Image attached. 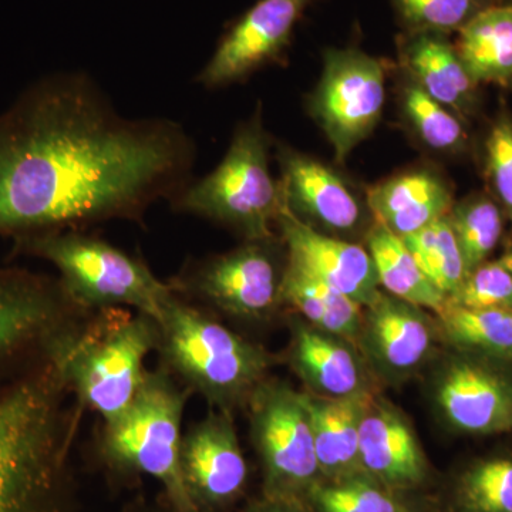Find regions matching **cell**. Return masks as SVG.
Here are the masks:
<instances>
[{"instance_id": "cell-14", "label": "cell", "mask_w": 512, "mask_h": 512, "mask_svg": "<svg viewBox=\"0 0 512 512\" xmlns=\"http://www.w3.org/2000/svg\"><path fill=\"white\" fill-rule=\"evenodd\" d=\"M313 3L315 0H258L229 23L197 82L218 89L282 62L299 22Z\"/></svg>"}, {"instance_id": "cell-33", "label": "cell", "mask_w": 512, "mask_h": 512, "mask_svg": "<svg viewBox=\"0 0 512 512\" xmlns=\"http://www.w3.org/2000/svg\"><path fill=\"white\" fill-rule=\"evenodd\" d=\"M484 174L490 197L512 221V114H497L484 144Z\"/></svg>"}, {"instance_id": "cell-38", "label": "cell", "mask_w": 512, "mask_h": 512, "mask_svg": "<svg viewBox=\"0 0 512 512\" xmlns=\"http://www.w3.org/2000/svg\"><path fill=\"white\" fill-rule=\"evenodd\" d=\"M508 86H510V87H511V89H512V80H511L510 84H508Z\"/></svg>"}, {"instance_id": "cell-35", "label": "cell", "mask_w": 512, "mask_h": 512, "mask_svg": "<svg viewBox=\"0 0 512 512\" xmlns=\"http://www.w3.org/2000/svg\"><path fill=\"white\" fill-rule=\"evenodd\" d=\"M245 512H311L305 504L289 503V501L268 500L264 498L261 503H256Z\"/></svg>"}, {"instance_id": "cell-11", "label": "cell", "mask_w": 512, "mask_h": 512, "mask_svg": "<svg viewBox=\"0 0 512 512\" xmlns=\"http://www.w3.org/2000/svg\"><path fill=\"white\" fill-rule=\"evenodd\" d=\"M76 309L59 279L0 268V377L42 359L50 340L73 322Z\"/></svg>"}, {"instance_id": "cell-30", "label": "cell", "mask_w": 512, "mask_h": 512, "mask_svg": "<svg viewBox=\"0 0 512 512\" xmlns=\"http://www.w3.org/2000/svg\"><path fill=\"white\" fill-rule=\"evenodd\" d=\"M403 33L450 36L505 0H390Z\"/></svg>"}, {"instance_id": "cell-4", "label": "cell", "mask_w": 512, "mask_h": 512, "mask_svg": "<svg viewBox=\"0 0 512 512\" xmlns=\"http://www.w3.org/2000/svg\"><path fill=\"white\" fill-rule=\"evenodd\" d=\"M158 348L165 365L212 409L232 413L247 406L268 379L276 357L180 299L175 292L158 323Z\"/></svg>"}, {"instance_id": "cell-34", "label": "cell", "mask_w": 512, "mask_h": 512, "mask_svg": "<svg viewBox=\"0 0 512 512\" xmlns=\"http://www.w3.org/2000/svg\"><path fill=\"white\" fill-rule=\"evenodd\" d=\"M448 303L468 309H508L512 311V272L500 262L478 266Z\"/></svg>"}, {"instance_id": "cell-24", "label": "cell", "mask_w": 512, "mask_h": 512, "mask_svg": "<svg viewBox=\"0 0 512 512\" xmlns=\"http://www.w3.org/2000/svg\"><path fill=\"white\" fill-rule=\"evenodd\" d=\"M454 47L477 84H510L512 6L504 3L484 10L457 33Z\"/></svg>"}, {"instance_id": "cell-32", "label": "cell", "mask_w": 512, "mask_h": 512, "mask_svg": "<svg viewBox=\"0 0 512 512\" xmlns=\"http://www.w3.org/2000/svg\"><path fill=\"white\" fill-rule=\"evenodd\" d=\"M460 512H512V457L476 461L457 484Z\"/></svg>"}, {"instance_id": "cell-31", "label": "cell", "mask_w": 512, "mask_h": 512, "mask_svg": "<svg viewBox=\"0 0 512 512\" xmlns=\"http://www.w3.org/2000/svg\"><path fill=\"white\" fill-rule=\"evenodd\" d=\"M306 501L315 512H404L389 488L365 471L320 480Z\"/></svg>"}, {"instance_id": "cell-23", "label": "cell", "mask_w": 512, "mask_h": 512, "mask_svg": "<svg viewBox=\"0 0 512 512\" xmlns=\"http://www.w3.org/2000/svg\"><path fill=\"white\" fill-rule=\"evenodd\" d=\"M282 305L291 306L313 328L332 333L357 346L363 308L286 256Z\"/></svg>"}, {"instance_id": "cell-39", "label": "cell", "mask_w": 512, "mask_h": 512, "mask_svg": "<svg viewBox=\"0 0 512 512\" xmlns=\"http://www.w3.org/2000/svg\"><path fill=\"white\" fill-rule=\"evenodd\" d=\"M144 512H153V511H144Z\"/></svg>"}, {"instance_id": "cell-6", "label": "cell", "mask_w": 512, "mask_h": 512, "mask_svg": "<svg viewBox=\"0 0 512 512\" xmlns=\"http://www.w3.org/2000/svg\"><path fill=\"white\" fill-rule=\"evenodd\" d=\"M271 146L258 103L254 114L238 124L220 165L207 177L191 180L171 204L177 211L217 222L245 241L276 238L282 197L269 171Z\"/></svg>"}, {"instance_id": "cell-36", "label": "cell", "mask_w": 512, "mask_h": 512, "mask_svg": "<svg viewBox=\"0 0 512 512\" xmlns=\"http://www.w3.org/2000/svg\"><path fill=\"white\" fill-rule=\"evenodd\" d=\"M500 264H503L505 268L510 269L512 272V247L508 249L507 254L503 256V258L500 259Z\"/></svg>"}, {"instance_id": "cell-27", "label": "cell", "mask_w": 512, "mask_h": 512, "mask_svg": "<svg viewBox=\"0 0 512 512\" xmlns=\"http://www.w3.org/2000/svg\"><path fill=\"white\" fill-rule=\"evenodd\" d=\"M402 76L397 103L410 134L433 153H461L468 140L464 121L424 92L407 74Z\"/></svg>"}, {"instance_id": "cell-9", "label": "cell", "mask_w": 512, "mask_h": 512, "mask_svg": "<svg viewBox=\"0 0 512 512\" xmlns=\"http://www.w3.org/2000/svg\"><path fill=\"white\" fill-rule=\"evenodd\" d=\"M386 66L360 47H329L323 70L308 99V110L322 128L338 163L365 141L382 119Z\"/></svg>"}, {"instance_id": "cell-3", "label": "cell", "mask_w": 512, "mask_h": 512, "mask_svg": "<svg viewBox=\"0 0 512 512\" xmlns=\"http://www.w3.org/2000/svg\"><path fill=\"white\" fill-rule=\"evenodd\" d=\"M160 328L143 313L119 308L97 311L86 325L70 323L50 340L52 360L74 399L103 417L104 424L126 412L148 370L147 356L158 348Z\"/></svg>"}, {"instance_id": "cell-22", "label": "cell", "mask_w": 512, "mask_h": 512, "mask_svg": "<svg viewBox=\"0 0 512 512\" xmlns=\"http://www.w3.org/2000/svg\"><path fill=\"white\" fill-rule=\"evenodd\" d=\"M375 394L325 399L303 392L322 480H335L363 471L359 460L360 423Z\"/></svg>"}, {"instance_id": "cell-26", "label": "cell", "mask_w": 512, "mask_h": 512, "mask_svg": "<svg viewBox=\"0 0 512 512\" xmlns=\"http://www.w3.org/2000/svg\"><path fill=\"white\" fill-rule=\"evenodd\" d=\"M437 316L440 338L457 352L512 362V311L446 303Z\"/></svg>"}, {"instance_id": "cell-12", "label": "cell", "mask_w": 512, "mask_h": 512, "mask_svg": "<svg viewBox=\"0 0 512 512\" xmlns=\"http://www.w3.org/2000/svg\"><path fill=\"white\" fill-rule=\"evenodd\" d=\"M276 160L282 202L298 220L330 237L348 239L360 232L366 237L375 221L366 200L339 171L282 143Z\"/></svg>"}, {"instance_id": "cell-28", "label": "cell", "mask_w": 512, "mask_h": 512, "mask_svg": "<svg viewBox=\"0 0 512 512\" xmlns=\"http://www.w3.org/2000/svg\"><path fill=\"white\" fill-rule=\"evenodd\" d=\"M447 217L467 275L471 274L497 248L504 231V212L490 195L473 194L454 202Z\"/></svg>"}, {"instance_id": "cell-13", "label": "cell", "mask_w": 512, "mask_h": 512, "mask_svg": "<svg viewBox=\"0 0 512 512\" xmlns=\"http://www.w3.org/2000/svg\"><path fill=\"white\" fill-rule=\"evenodd\" d=\"M503 362L457 352L444 360L433 399L451 430L467 436L512 431V375Z\"/></svg>"}, {"instance_id": "cell-10", "label": "cell", "mask_w": 512, "mask_h": 512, "mask_svg": "<svg viewBox=\"0 0 512 512\" xmlns=\"http://www.w3.org/2000/svg\"><path fill=\"white\" fill-rule=\"evenodd\" d=\"M278 237L245 241L241 247L215 255L180 276L173 288L200 296L225 315L262 320L282 305V262Z\"/></svg>"}, {"instance_id": "cell-15", "label": "cell", "mask_w": 512, "mask_h": 512, "mask_svg": "<svg viewBox=\"0 0 512 512\" xmlns=\"http://www.w3.org/2000/svg\"><path fill=\"white\" fill-rule=\"evenodd\" d=\"M439 338V326L426 309L382 292L363 308L357 348L375 379L399 384L429 362Z\"/></svg>"}, {"instance_id": "cell-8", "label": "cell", "mask_w": 512, "mask_h": 512, "mask_svg": "<svg viewBox=\"0 0 512 512\" xmlns=\"http://www.w3.org/2000/svg\"><path fill=\"white\" fill-rule=\"evenodd\" d=\"M247 406L249 433L264 471V498L305 504L322 476L303 392L266 379Z\"/></svg>"}, {"instance_id": "cell-5", "label": "cell", "mask_w": 512, "mask_h": 512, "mask_svg": "<svg viewBox=\"0 0 512 512\" xmlns=\"http://www.w3.org/2000/svg\"><path fill=\"white\" fill-rule=\"evenodd\" d=\"M16 255L35 256L55 265L67 298L82 311L130 306L161 322L165 305L175 295L144 262L103 239L74 229L16 238Z\"/></svg>"}, {"instance_id": "cell-20", "label": "cell", "mask_w": 512, "mask_h": 512, "mask_svg": "<svg viewBox=\"0 0 512 512\" xmlns=\"http://www.w3.org/2000/svg\"><path fill=\"white\" fill-rule=\"evenodd\" d=\"M373 221L404 238L447 217L454 205L453 190L433 168L403 171L366 190Z\"/></svg>"}, {"instance_id": "cell-2", "label": "cell", "mask_w": 512, "mask_h": 512, "mask_svg": "<svg viewBox=\"0 0 512 512\" xmlns=\"http://www.w3.org/2000/svg\"><path fill=\"white\" fill-rule=\"evenodd\" d=\"M72 394L47 357L0 377V512H74Z\"/></svg>"}, {"instance_id": "cell-16", "label": "cell", "mask_w": 512, "mask_h": 512, "mask_svg": "<svg viewBox=\"0 0 512 512\" xmlns=\"http://www.w3.org/2000/svg\"><path fill=\"white\" fill-rule=\"evenodd\" d=\"M180 463L185 487L201 512L234 503L247 484L248 466L232 413L211 409L183 434Z\"/></svg>"}, {"instance_id": "cell-29", "label": "cell", "mask_w": 512, "mask_h": 512, "mask_svg": "<svg viewBox=\"0 0 512 512\" xmlns=\"http://www.w3.org/2000/svg\"><path fill=\"white\" fill-rule=\"evenodd\" d=\"M421 271L447 299L466 281V266L448 217L440 218L409 237L400 238Z\"/></svg>"}, {"instance_id": "cell-7", "label": "cell", "mask_w": 512, "mask_h": 512, "mask_svg": "<svg viewBox=\"0 0 512 512\" xmlns=\"http://www.w3.org/2000/svg\"><path fill=\"white\" fill-rule=\"evenodd\" d=\"M190 389H181L167 369L148 370L130 407L104 424L101 454L113 470L147 474L163 484L174 512H201L181 473V424Z\"/></svg>"}, {"instance_id": "cell-25", "label": "cell", "mask_w": 512, "mask_h": 512, "mask_svg": "<svg viewBox=\"0 0 512 512\" xmlns=\"http://www.w3.org/2000/svg\"><path fill=\"white\" fill-rule=\"evenodd\" d=\"M365 241L379 285L386 293L426 311L439 313L444 308L446 296L424 275L402 239L383 225L373 222Z\"/></svg>"}, {"instance_id": "cell-37", "label": "cell", "mask_w": 512, "mask_h": 512, "mask_svg": "<svg viewBox=\"0 0 512 512\" xmlns=\"http://www.w3.org/2000/svg\"><path fill=\"white\" fill-rule=\"evenodd\" d=\"M505 3H507V5H511L512 6V0H505Z\"/></svg>"}, {"instance_id": "cell-21", "label": "cell", "mask_w": 512, "mask_h": 512, "mask_svg": "<svg viewBox=\"0 0 512 512\" xmlns=\"http://www.w3.org/2000/svg\"><path fill=\"white\" fill-rule=\"evenodd\" d=\"M397 55L402 73L466 123L477 106V87L454 42L429 33H400Z\"/></svg>"}, {"instance_id": "cell-17", "label": "cell", "mask_w": 512, "mask_h": 512, "mask_svg": "<svg viewBox=\"0 0 512 512\" xmlns=\"http://www.w3.org/2000/svg\"><path fill=\"white\" fill-rule=\"evenodd\" d=\"M286 256L362 308L379 298L380 285L372 256L363 245L330 237L298 220L282 202L276 220Z\"/></svg>"}, {"instance_id": "cell-1", "label": "cell", "mask_w": 512, "mask_h": 512, "mask_svg": "<svg viewBox=\"0 0 512 512\" xmlns=\"http://www.w3.org/2000/svg\"><path fill=\"white\" fill-rule=\"evenodd\" d=\"M194 140L168 119H127L83 73L45 77L0 114V235L124 218L190 183Z\"/></svg>"}, {"instance_id": "cell-18", "label": "cell", "mask_w": 512, "mask_h": 512, "mask_svg": "<svg viewBox=\"0 0 512 512\" xmlns=\"http://www.w3.org/2000/svg\"><path fill=\"white\" fill-rule=\"evenodd\" d=\"M288 363L305 392L325 399H343L376 392L375 376L359 348L348 340L313 328L302 318L291 322Z\"/></svg>"}, {"instance_id": "cell-19", "label": "cell", "mask_w": 512, "mask_h": 512, "mask_svg": "<svg viewBox=\"0 0 512 512\" xmlns=\"http://www.w3.org/2000/svg\"><path fill=\"white\" fill-rule=\"evenodd\" d=\"M359 460L362 470L389 490L417 487L429 471L412 423L377 393L360 423Z\"/></svg>"}]
</instances>
